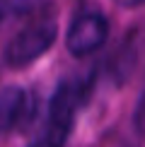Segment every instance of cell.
<instances>
[{"label":"cell","mask_w":145,"mask_h":147,"mask_svg":"<svg viewBox=\"0 0 145 147\" xmlns=\"http://www.w3.org/2000/svg\"><path fill=\"white\" fill-rule=\"evenodd\" d=\"M109 20L102 12H82L68 27V51L72 56H89L106 41Z\"/></svg>","instance_id":"cell-3"},{"label":"cell","mask_w":145,"mask_h":147,"mask_svg":"<svg viewBox=\"0 0 145 147\" xmlns=\"http://www.w3.org/2000/svg\"><path fill=\"white\" fill-rule=\"evenodd\" d=\"M32 5H34V0H0V22L27 12Z\"/></svg>","instance_id":"cell-5"},{"label":"cell","mask_w":145,"mask_h":147,"mask_svg":"<svg viewBox=\"0 0 145 147\" xmlns=\"http://www.w3.org/2000/svg\"><path fill=\"white\" fill-rule=\"evenodd\" d=\"M32 111H34V104L27 89L15 87V84L3 87L0 89V138L22 128L29 121Z\"/></svg>","instance_id":"cell-4"},{"label":"cell","mask_w":145,"mask_h":147,"mask_svg":"<svg viewBox=\"0 0 145 147\" xmlns=\"http://www.w3.org/2000/svg\"><path fill=\"white\" fill-rule=\"evenodd\" d=\"M34 147H56V145H51V142H46V140H44V142H39V145H34Z\"/></svg>","instance_id":"cell-8"},{"label":"cell","mask_w":145,"mask_h":147,"mask_svg":"<svg viewBox=\"0 0 145 147\" xmlns=\"http://www.w3.org/2000/svg\"><path fill=\"white\" fill-rule=\"evenodd\" d=\"M116 3L121 7H140V5H145V0H116Z\"/></svg>","instance_id":"cell-7"},{"label":"cell","mask_w":145,"mask_h":147,"mask_svg":"<svg viewBox=\"0 0 145 147\" xmlns=\"http://www.w3.org/2000/svg\"><path fill=\"white\" fill-rule=\"evenodd\" d=\"M133 123H136L138 135L145 140V94L140 96V101H138V106H136V116H133Z\"/></svg>","instance_id":"cell-6"},{"label":"cell","mask_w":145,"mask_h":147,"mask_svg":"<svg viewBox=\"0 0 145 147\" xmlns=\"http://www.w3.org/2000/svg\"><path fill=\"white\" fill-rule=\"evenodd\" d=\"M58 34L56 20L53 17H39L32 24H27L24 29H20L12 39L7 41L3 51V60L10 68H27L34 60H39L48 48L53 46Z\"/></svg>","instance_id":"cell-2"},{"label":"cell","mask_w":145,"mask_h":147,"mask_svg":"<svg viewBox=\"0 0 145 147\" xmlns=\"http://www.w3.org/2000/svg\"><path fill=\"white\" fill-rule=\"evenodd\" d=\"M89 89H92L89 80H63L56 87L51 104H48V140L46 142L63 147L72 125H75L77 113L89 96Z\"/></svg>","instance_id":"cell-1"}]
</instances>
